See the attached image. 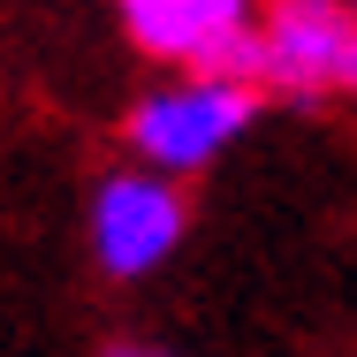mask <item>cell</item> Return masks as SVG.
<instances>
[{
  "label": "cell",
  "instance_id": "1",
  "mask_svg": "<svg viewBox=\"0 0 357 357\" xmlns=\"http://www.w3.org/2000/svg\"><path fill=\"white\" fill-rule=\"evenodd\" d=\"M251 114H259V84H243V76H175V84H152L137 107H130V122H122V137L137 152V167L152 175H206L228 144L251 130Z\"/></svg>",
  "mask_w": 357,
  "mask_h": 357
},
{
  "label": "cell",
  "instance_id": "2",
  "mask_svg": "<svg viewBox=\"0 0 357 357\" xmlns=\"http://www.w3.org/2000/svg\"><path fill=\"white\" fill-rule=\"evenodd\" d=\"M84 236H91V259H99L107 282H144V274H160V266L183 251V236H190V198H183L175 175L114 167V175H99V190H91Z\"/></svg>",
  "mask_w": 357,
  "mask_h": 357
},
{
  "label": "cell",
  "instance_id": "3",
  "mask_svg": "<svg viewBox=\"0 0 357 357\" xmlns=\"http://www.w3.org/2000/svg\"><path fill=\"white\" fill-rule=\"evenodd\" d=\"M357 15L350 0H274L266 15H251V84L282 91V99H319L335 91L342 46H350Z\"/></svg>",
  "mask_w": 357,
  "mask_h": 357
},
{
  "label": "cell",
  "instance_id": "4",
  "mask_svg": "<svg viewBox=\"0 0 357 357\" xmlns=\"http://www.w3.org/2000/svg\"><path fill=\"white\" fill-rule=\"evenodd\" d=\"M251 8L259 0H114L130 46L152 61H175V69H213L251 31Z\"/></svg>",
  "mask_w": 357,
  "mask_h": 357
},
{
  "label": "cell",
  "instance_id": "5",
  "mask_svg": "<svg viewBox=\"0 0 357 357\" xmlns=\"http://www.w3.org/2000/svg\"><path fill=\"white\" fill-rule=\"evenodd\" d=\"M335 91H357V31H350V46H342V69H335Z\"/></svg>",
  "mask_w": 357,
  "mask_h": 357
},
{
  "label": "cell",
  "instance_id": "6",
  "mask_svg": "<svg viewBox=\"0 0 357 357\" xmlns=\"http://www.w3.org/2000/svg\"><path fill=\"white\" fill-rule=\"evenodd\" d=\"M107 357H175V350H160V342H114Z\"/></svg>",
  "mask_w": 357,
  "mask_h": 357
}]
</instances>
